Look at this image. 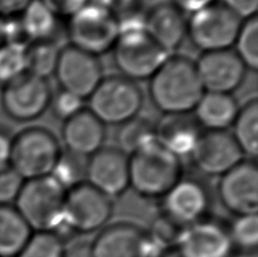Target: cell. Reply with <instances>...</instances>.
Masks as SVG:
<instances>
[{
	"label": "cell",
	"instance_id": "obj_1",
	"mask_svg": "<svg viewBox=\"0 0 258 257\" xmlns=\"http://www.w3.org/2000/svg\"><path fill=\"white\" fill-rule=\"evenodd\" d=\"M149 81L150 99L164 116L190 114L205 93L195 61L182 54H170Z\"/></svg>",
	"mask_w": 258,
	"mask_h": 257
},
{
	"label": "cell",
	"instance_id": "obj_2",
	"mask_svg": "<svg viewBox=\"0 0 258 257\" xmlns=\"http://www.w3.org/2000/svg\"><path fill=\"white\" fill-rule=\"evenodd\" d=\"M183 177L181 158L158 140L129 155V188L149 200H162Z\"/></svg>",
	"mask_w": 258,
	"mask_h": 257
},
{
	"label": "cell",
	"instance_id": "obj_3",
	"mask_svg": "<svg viewBox=\"0 0 258 257\" xmlns=\"http://www.w3.org/2000/svg\"><path fill=\"white\" fill-rule=\"evenodd\" d=\"M67 189L52 176L25 180L15 209L33 232H54L62 226Z\"/></svg>",
	"mask_w": 258,
	"mask_h": 257
},
{
	"label": "cell",
	"instance_id": "obj_4",
	"mask_svg": "<svg viewBox=\"0 0 258 257\" xmlns=\"http://www.w3.org/2000/svg\"><path fill=\"white\" fill-rule=\"evenodd\" d=\"M61 152L60 141L51 131L29 127L14 135L9 166L24 180L51 176Z\"/></svg>",
	"mask_w": 258,
	"mask_h": 257
},
{
	"label": "cell",
	"instance_id": "obj_5",
	"mask_svg": "<svg viewBox=\"0 0 258 257\" xmlns=\"http://www.w3.org/2000/svg\"><path fill=\"white\" fill-rule=\"evenodd\" d=\"M67 20L69 45L98 58L111 51L120 34L116 17L98 2L85 5Z\"/></svg>",
	"mask_w": 258,
	"mask_h": 257
},
{
	"label": "cell",
	"instance_id": "obj_6",
	"mask_svg": "<svg viewBox=\"0 0 258 257\" xmlns=\"http://www.w3.org/2000/svg\"><path fill=\"white\" fill-rule=\"evenodd\" d=\"M87 101V109L104 126H120L140 114L144 95L136 82L110 75L103 77Z\"/></svg>",
	"mask_w": 258,
	"mask_h": 257
},
{
	"label": "cell",
	"instance_id": "obj_7",
	"mask_svg": "<svg viewBox=\"0 0 258 257\" xmlns=\"http://www.w3.org/2000/svg\"><path fill=\"white\" fill-rule=\"evenodd\" d=\"M111 51L119 75L136 83L150 80L170 56L143 27L121 31Z\"/></svg>",
	"mask_w": 258,
	"mask_h": 257
},
{
	"label": "cell",
	"instance_id": "obj_8",
	"mask_svg": "<svg viewBox=\"0 0 258 257\" xmlns=\"http://www.w3.org/2000/svg\"><path fill=\"white\" fill-rule=\"evenodd\" d=\"M242 22L218 2L188 17L187 38L202 53L232 49Z\"/></svg>",
	"mask_w": 258,
	"mask_h": 257
},
{
	"label": "cell",
	"instance_id": "obj_9",
	"mask_svg": "<svg viewBox=\"0 0 258 257\" xmlns=\"http://www.w3.org/2000/svg\"><path fill=\"white\" fill-rule=\"evenodd\" d=\"M112 212V199L85 181L67 190L62 226L74 233H91L102 229Z\"/></svg>",
	"mask_w": 258,
	"mask_h": 257
},
{
	"label": "cell",
	"instance_id": "obj_10",
	"mask_svg": "<svg viewBox=\"0 0 258 257\" xmlns=\"http://www.w3.org/2000/svg\"><path fill=\"white\" fill-rule=\"evenodd\" d=\"M48 80L25 73L3 86L0 101L5 113L15 121H33L43 116L52 99Z\"/></svg>",
	"mask_w": 258,
	"mask_h": 257
},
{
	"label": "cell",
	"instance_id": "obj_11",
	"mask_svg": "<svg viewBox=\"0 0 258 257\" xmlns=\"http://www.w3.org/2000/svg\"><path fill=\"white\" fill-rule=\"evenodd\" d=\"M53 75L60 90L84 101L104 77L100 59L73 45L61 48Z\"/></svg>",
	"mask_w": 258,
	"mask_h": 257
},
{
	"label": "cell",
	"instance_id": "obj_12",
	"mask_svg": "<svg viewBox=\"0 0 258 257\" xmlns=\"http://www.w3.org/2000/svg\"><path fill=\"white\" fill-rule=\"evenodd\" d=\"M94 257H160L147 231L129 222H117L101 230L92 242Z\"/></svg>",
	"mask_w": 258,
	"mask_h": 257
},
{
	"label": "cell",
	"instance_id": "obj_13",
	"mask_svg": "<svg viewBox=\"0 0 258 257\" xmlns=\"http://www.w3.org/2000/svg\"><path fill=\"white\" fill-rule=\"evenodd\" d=\"M189 158L202 174L220 178L245 160V155L230 132L202 131Z\"/></svg>",
	"mask_w": 258,
	"mask_h": 257
},
{
	"label": "cell",
	"instance_id": "obj_14",
	"mask_svg": "<svg viewBox=\"0 0 258 257\" xmlns=\"http://www.w3.org/2000/svg\"><path fill=\"white\" fill-rule=\"evenodd\" d=\"M218 196L223 208L236 217L258 211V169L254 160H242L221 176Z\"/></svg>",
	"mask_w": 258,
	"mask_h": 257
},
{
	"label": "cell",
	"instance_id": "obj_15",
	"mask_svg": "<svg viewBox=\"0 0 258 257\" xmlns=\"http://www.w3.org/2000/svg\"><path fill=\"white\" fill-rule=\"evenodd\" d=\"M163 212L183 228L207 218L211 192L201 179L182 177L162 199Z\"/></svg>",
	"mask_w": 258,
	"mask_h": 257
},
{
	"label": "cell",
	"instance_id": "obj_16",
	"mask_svg": "<svg viewBox=\"0 0 258 257\" xmlns=\"http://www.w3.org/2000/svg\"><path fill=\"white\" fill-rule=\"evenodd\" d=\"M85 181L110 199L129 188V157L117 146H103L87 158Z\"/></svg>",
	"mask_w": 258,
	"mask_h": 257
},
{
	"label": "cell",
	"instance_id": "obj_17",
	"mask_svg": "<svg viewBox=\"0 0 258 257\" xmlns=\"http://www.w3.org/2000/svg\"><path fill=\"white\" fill-rule=\"evenodd\" d=\"M176 248L182 257H233L236 253L229 227L210 218L183 229Z\"/></svg>",
	"mask_w": 258,
	"mask_h": 257
},
{
	"label": "cell",
	"instance_id": "obj_18",
	"mask_svg": "<svg viewBox=\"0 0 258 257\" xmlns=\"http://www.w3.org/2000/svg\"><path fill=\"white\" fill-rule=\"evenodd\" d=\"M195 63L205 92L232 94L245 81L247 68L232 49L203 52Z\"/></svg>",
	"mask_w": 258,
	"mask_h": 257
},
{
	"label": "cell",
	"instance_id": "obj_19",
	"mask_svg": "<svg viewBox=\"0 0 258 257\" xmlns=\"http://www.w3.org/2000/svg\"><path fill=\"white\" fill-rule=\"evenodd\" d=\"M144 30L154 42L172 54L187 38L188 17L171 2L155 4L145 11Z\"/></svg>",
	"mask_w": 258,
	"mask_h": 257
},
{
	"label": "cell",
	"instance_id": "obj_20",
	"mask_svg": "<svg viewBox=\"0 0 258 257\" xmlns=\"http://www.w3.org/2000/svg\"><path fill=\"white\" fill-rule=\"evenodd\" d=\"M107 139L105 126L89 109H82L64 120L61 128V142L68 152L90 158L104 146Z\"/></svg>",
	"mask_w": 258,
	"mask_h": 257
},
{
	"label": "cell",
	"instance_id": "obj_21",
	"mask_svg": "<svg viewBox=\"0 0 258 257\" xmlns=\"http://www.w3.org/2000/svg\"><path fill=\"white\" fill-rule=\"evenodd\" d=\"M202 128L192 114L164 116L156 123V140L177 157H189L197 143Z\"/></svg>",
	"mask_w": 258,
	"mask_h": 257
},
{
	"label": "cell",
	"instance_id": "obj_22",
	"mask_svg": "<svg viewBox=\"0 0 258 257\" xmlns=\"http://www.w3.org/2000/svg\"><path fill=\"white\" fill-rule=\"evenodd\" d=\"M239 108L232 94L205 92L191 113L203 131L220 132L232 126Z\"/></svg>",
	"mask_w": 258,
	"mask_h": 257
},
{
	"label": "cell",
	"instance_id": "obj_23",
	"mask_svg": "<svg viewBox=\"0 0 258 257\" xmlns=\"http://www.w3.org/2000/svg\"><path fill=\"white\" fill-rule=\"evenodd\" d=\"M33 231L14 205H0V257H17Z\"/></svg>",
	"mask_w": 258,
	"mask_h": 257
},
{
	"label": "cell",
	"instance_id": "obj_24",
	"mask_svg": "<svg viewBox=\"0 0 258 257\" xmlns=\"http://www.w3.org/2000/svg\"><path fill=\"white\" fill-rule=\"evenodd\" d=\"M22 29L30 42L56 41L59 31V17L40 0H33L20 16Z\"/></svg>",
	"mask_w": 258,
	"mask_h": 257
},
{
	"label": "cell",
	"instance_id": "obj_25",
	"mask_svg": "<svg viewBox=\"0 0 258 257\" xmlns=\"http://www.w3.org/2000/svg\"><path fill=\"white\" fill-rule=\"evenodd\" d=\"M231 135L245 157L256 159L258 153V101L251 99L240 105L232 123Z\"/></svg>",
	"mask_w": 258,
	"mask_h": 257
},
{
	"label": "cell",
	"instance_id": "obj_26",
	"mask_svg": "<svg viewBox=\"0 0 258 257\" xmlns=\"http://www.w3.org/2000/svg\"><path fill=\"white\" fill-rule=\"evenodd\" d=\"M155 139L156 123L140 114L118 126L116 134L117 148L128 157Z\"/></svg>",
	"mask_w": 258,
	"mask_h": 257
},
{
	"label": "cell",
	"instance_id": "obj_27",
	"mask_svg": "<svg viewBox=\"0 0 258 257\" xmlns=\"http://www.w3.org/2000/svg\"><path fill=\"white\" fill-rule=\"evenodd\" d=\"M61 48L56 41H35L26 47V73L48 80L54 74Z\"/></svg>",
	"mask_w": 258,
	"mask_h": 257
},
{
	"label": "cell",
	"instance_id": "obj_28",
	"mask_svg": "<svg viewBox=\"0 0 258 257\" xmlns=\"http://www.w3.org/2000/svg\"><path fill=\"white\" fill-rule=\"evenodd\" d=\"M234 52L240 58L247 70L258 68V20L254 16L243 21L234 42Z\"/></svg>",
	"mask_w": 258,
	"mask_h": 257
},
{
	"label": "cell",
	"instance_id": "obj_29",
	"mask_svg": "<svg viewBox=\"0 0 258 257\" xmlns=\"http://www.w3.org/2000/svg\"><path fill=\"white\" fill-rule=\"evenodd\" d=\"M86 161V158L62 150L51 176L67 190L71 189L80 183L85 182Z\"/></svg>",
	"mask_w": 258,
	"mask_h": 257
},
{
	"label": "cell",
	"instance_id": "obj_30",
	"mask_svg": "<svg viewBox=\"0 0 258 257\" xmlns=\"http://www.w3.org/2000/svg\"><path fill=\"white\" fill-rule=\"evenodd\" d=\"M229 227L234 249L252 253L258 247V218L256 214L239 215Z\"/></svg>",
	"mask_w": 258,
	"mask_h": 257
},
{
	"label": "cell",
	"instance_id": "obj_31",
	"mask_svg": "<svg viewBox=\"0 0 258 257\" xmlns=\"http://www.w3.org/2000/svg\"><path fill=\"white\" fill-rule=\"evenodd\" d=\"M26 73V48L0 44V84L3 86Z\"/></svg>",
	"mask_w": 258,
	"mask_h": 257
},
{
	"label": "cell",
	"instance_id": "obj_32",
	"mask_svg": "<svg viewBox=\"0 0 258 257\" xmlns=\"http://www.w3.org/2000/svg\"><path fill=\"white\" fill-rule=\"evenodd\" d=\"M63 240L57 233L33 232L17 257H63Z\"/></svg>",
	"mask_w": 258,
	"mask_h": 257
},
{
	"label": "cell",
	"instance_id": "obj_33",
	"mask_svg": "<svg viewBox=\"0 0 258 257\" xmlns=\"http://www.w3.org/2000/svg\"><path fill=\"white\" fill-rule=\"evenodd\" d=\"M183 229L168 215L161 213L151 223L147 233L160 249L167 250L177 246Z\"/></svg>",
	"mask_w": 258,
	"mask_h": 257
},
{
	"label": "cell",
	"instance_id": "obj_34",
	"mask_svg": "<svg viewBox=\"0 0 258 257\" xmlns=\"http://www.w3.org/2000/svg\"><path fill=\"white\" fill-rule=\"evenodd\" d=\"M83 103L84 100L77 98L69 92L60 90L57 94L52 95L49 109H51L54 117L64 121L84 109Z\"/></svg>",
	"mask_w": 258,
	"mask_h": 257
},
{
	"label": "cell",
	"instance_id": "obj_35",
	"mask_svg": "<svg viewBox=\"0 0 258 257\" xmlns=\"http://www.w3.org/2000/svg\"><path fill=\"white\" fill-rule=\"evenodd\" d=\"M24 181L11 166L0 168V205H12L20 194Z\"/></svg>",
	"mask_w": 258,
	"mask_h": 257
},
{
	"label": "cell",
	"instance_id": "obj_36",
	"mask_svg": "<svg viewBox=\"0 0 258 257\" xmlns=\"http://www.w3.org/2000/svg\"><path fill=\"white\" fill-rule=\"evenodd\" d=\"M58 17H71L85 5L95 0H40Z\"/></svg>",
	"mask_w": 258,
	"mask_h": 257
},
{
	"label": "cell",
	"instance_id": "obj_37",
	"mask_svg": "<svg viewBox=\"0 0 258 257\" xmlns=\"http://www.w3.org/2000/svg\"><path fill=\"white\" fill-rule=\"evenodd\" d=\"M221 3L241 21L257 16L258 0H221Z\"/></svg>",
	"mask_w": 258,
	"mask_h": 257
},
{
	"label": "cell",
	"instance_id": "obj_38",
	"mask_svg": "<svg viewBox=\"0 0 258 257\" xmlns=\"http://www.w3.org/2000/svg\"><path fill=\"white\" fill-rule=\"evenodd\" d=\"M14 135L6 126L0 125V168L9 166Z\"/></svg>",
	"mask_w": 258,
	"mask_h": 257
},
{
	"label": "cell",
	"instance_id": "obj_39",
	"mask_svg": "<svg viewBox=\"0 0 258 257\" xmlns=\"http://www.w3.org/2000/svg\"><path fill=\"white\" fill-rule=\"evenodd\" d=\"M33 0H0V17L12 18L20 16Z\"/></svg>",
	"mask_w": 258,
	"mask_h": 257
},
{
	"label": "cell",
	"instance_id": "obj_40",
	"mask_svg": "<svg viewBox=\"0 0 258 257\" xmlns=\"http://www.w3.org/2000/svg\"><path fill=\"white\" fill-rule=\"evenodd\" d=\"M218 2H220V0H171V3L176 5L186 15L187 14L191 15V14L201 11L203 8L209 7Z\"/></svg>",
	"mask_w": 258,
	"mask_h": 257
},
{
	"label": "cell",
	"instance_id": "obj_41",
	"mask_svg": "<svg viewBox=\"0 0 258 257\" xmlns=\"http://www.w3.org/2000/svg\"><path fill=\"white\" fill-rule=\"evenodd\" d=\"M63 257H94L92 244L86 241L74 242L69 247H64Z\"/></svg>",
	"mask_w": 258,
	"mask_h": 257
},
{
	"label": "cell",
	"instance_id": "obj_42",
	"mask_svg": "<svg viewBox=\"0 0 258 257\" xmlns=\"http://www.w3.org/2000/svg\"><path fill=\"white\" fill-rule=\"evenodd\" d=\"M160 257H182V256L180 255V253H179L176 247H174V248L164 250L163 253L160 255Z\"/></svg>",
	"mask_w": 258,
	"mask_h": 257
},
{
	"label": "cell",
	"instance_id": "obj_43",
	"mask_svg": "<svg viewBox=\"0 0 258 257\" xmlns=\"http://www.w3.org/2000/svg\"><path fill=\"white\" fill-rule=\"evenodd\" d=\"M5 41V18L0 17V44Z\"/></svg>",
	"mask_w": 258,
	"mask_h": 257
}]
</instances>
